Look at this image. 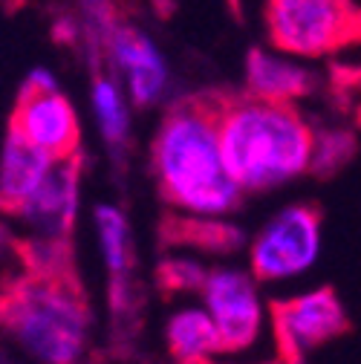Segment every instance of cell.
<instances>
[{
  "mask_svg": "<svg viewBox=\"0 0 361 364\" xmlns=\"http://www.w3.org/2000/svg\"><path fill=\"white\" fill-rule=\"evenodd\" d=\"M168 347L179 361H200L211 353H222V338L214 318L200 309H188L171 318L168 324Z\"/></svg>",
  "mask_w": 361,
  "mask_h": 364,
  "instance_id": "4fadbf2b",
  "label": "cell"
},
{
  "mask_svg": "<svg viewBox=\"0 0 361 364\" xmlns=\"http://www.w3.org/2000/svg\"><path fill=\"white\" fill-rule=\"evenodd\" d=\"M246 87H249L252 99L292 105L295 99L312 93L315 78L309 70H303L292 61L269 55L266 50H252L249 64H246Z\"/></svg>",
  "mask_w": 361,
  "mask_h": 364,
  "instance_id": "7c38bea8",
  "label": "cell"
},
{
  "mask_svg": "<svg viewBox=\"0 0 361 364\" xmlns=\"http://www.w3.org/2000/svg\"><path fill=\"white\" fill-rule=\"evenodd\" d=\"M266 29L281 53L321 58L361 35V9L352 0H266Z\"/></svg>",
  "mask_w": 361,
  "mask_h": 364,
  "instance_id": "277c9868",
  "label": "cell"
},
{
  "mask_svg": "<svg viewBox=\"0 0 361 364\" xmlns=\"http://www.w3.org/2000/svg\"><path fill=\"white\" fill-rule=\"evenodd\" d=\"M96 220H99V232H102V243H104V257L113 275V306L124 309L130 301V287H127V229H124V217L110 208V205H99L96 208Z\"/></svg>",
  "mask_w": 361,
  "mask_h": 364,
  "instance_id": "9a60e30c",
  "label": "cell"
},
{
  "mask_svg": "<svg viewBox=\"0 0 361 364\" xmlns=\"http://www.w3.org/2000/svg\"><path fill=\"white\" fill-rule=\"evenodd\" d=\"M225 96L203 93L173 105L153 142L159 191L171 205L197 214H225L240 205L243 188L229 176L220 145Z\"/></svg>",
  "mask_w": 361,
  "mask_h": 364,
  "instance_id": "6da1fadb",
  "label": "cell"
},
{
  "mask_svg": "<svg viewBox=\"0 0 361 364\" xmlns=\"http://www.w3.org/2000/svg\"><path fill=\"white\" fill-rule=\"evenodd\" d=\"M295 364H303V361H295Z\"/></svg>",
  "mask_w": 361,
  "mask_h": 364,
  "instance_id": "603a6c76",
  "label": "cell"
},
{
  "mask_svg": "<svg viewBox=\"0 0 361 364\" xmlns=\"http://www.w3.org/2000/svg\"><path fill=\"white\" fill-rule=\"evenodd\" d=\"M321 252V214L315 205H289L278 211L252 246L257 281H281L306 272Z\"/></svg>",
  "mask_w": 361,
  "mask_h": 364,
  "instance_id": "8992f818",
  "label": "cell"
},
{
  "mask_svg": "<svg viewBox=\"0 0 361 364\" xmlns=\"http://www.w3.org/2000/svg\"><path fill=\"white\" fill-rule=\"evenodd\" d=\"M87 4H90V6H93V9H99V6L104 4V0H87Z\"/></svg>",
  "mask_w": 361,
  "mask_h": 364,
  "instance_id": "44dd1931",
  "label": "cell"
},
{
  "mask_svg": "<svg viewBox=\"0 0 361 364\" xmlns=\"http://www.w3.org/2000/svg\"><path fill=\"white\" fill-rule=\"evenodd\" d=\"M183 364H208L205 358H200V361H183Z\"/></svg>",
  "mask_w": 361,
  "mask_h": 364,
  "instance_id": "7402d4cb",
  "label": "cell"
},
{
  "mask_svg": "<svg viewBox=\"0 0 361 364\" xmlns=\"http://www.w3.org/2000/svg\"><path fill=\"white\" fill-rule=\"evenodd\" d=\"M84 168V156L75 154L70 159L53 162L43 186L23 208V220L38 232V240L70 243L75 203H78V176Z\"/></svg>",
  "mask_w": 361,
  "mask_h": 364,
  "instance_id": "9c48e42d",
  "label": "cell"
},
{
  "mask_svg": "<svg viewBox=\"0 0 361 364\" xmlns=\"http://www.w3.org/2000/svg\"><path fill=\"white\" fill-rule=\"evenodd\" d=\"M113 43V55L122 64V70L127 73L130 81V96L136 105H151L159 99L162 87H165V64L159 58V53L153 50V43L133 32V29H113L110 35Z\"/></svg>",
  "mask_w": 361,
  "mask_h": 364,
  "instance_id": "8fae6325",
  "label": "cell"
},
{
  "mask_svg": "<svg viewBox=\"0 0 361 364\" xmlns=\"http://www.w3.org/2000/svg\"><path fill=\"white\" fill-rule=\"evenodd\" d=\"M12 257H21L23 260V252H21V240H15L4 225H0V266H6Z\"/></svg>",
  "mask_w": 361,
  "mask_h": 364,
  "instance_id": "ffe728a7",
  "label": "cell"
},
{
  "mask_svg": "<svg viewBox=\"0 0 361 364\" xmlns=\"http://www.w3.org/2000/svg\"><path fill=\"white\" fill-rule=\"evenodd\" d=\"M162 237L171 246H197L208 252H235L243 243V232L229 223H211V220H185V217H168L162 225Z\"/></svg>",
  "mask_w": 361,
  "mask_h": 364,
  "instance_id": "5bb4252c",
  "label": "cell"
},
{
  "mask_svg": "<svg viewBox=\"0 0 361 364\" xmlns=\"http://www.w3.org/2000/svg\"><path fill=\"white\" fill-rule=\"evenodd\" d=\"M93 102H96L104 136L119 145L124 139V130H127V116H124V107H122V99H119V90L107 78H99L96 90H93Z\"/></svg>",
  "mask_w": 361,
  "mask_h": 364,
  "instance_id": "e0dca14e",
  "label": "cell"
},
{
  "mask_svg": "<svg viewBox=\"0 0 361 364\" xmlns=\"http://www.w3.org/2000/svg\"><path fill=\"white\" fill-rule=\"evenodd\" d=\"M330 73L341 87L361 81V35L350 38L330 55Z\"/></svg>",
  "mask_w": 361,
  "mask_h": 364,
  "instance_id": "d6986e66",
  "label": "cell"
},
{
  "mask_svg": "<svg viewBox=\"0 0 361 364\" xmlns=\"http://www.w3.org/2000/svg\"><path fill=\"white\" fill-rule=\"evenodd\" d=\"M53 168V159L26 142L21 133L9 130L4 145V162H0V211L21 217L29 200L38 194Z\"/></svg>",
  "mask_w": 361,
  "mask_h": 364,
  "instance_id": "30bf717a",
  "label": "cell"
},
{
  "mask_svg": "<svg viewBox=\"0 0 361 364\" xmlns=\"http://www.w3.org/2000/svg\"><path fill=\"white\" fill-rule=\"evenodd\" d=\"M220 145L229 176L243 191H266L309 171L315 133L292 105L225 96Z\"/></svg>",
  "mask_w": 361,
  "mask_h": 364,
  "instance_id": "7a4b0ae2",
  "label": "cell"
},
{
  "mask_svg": "<svg viewBox=\"0 0 361 364\" xmlns=\"http://www.w3.org/2000/svg\"><path fill=\"white\" fill-rule=\"evenodd\" d=\"M352 136L344 133V130H333V133H324L321 139H315V151H312V162H309V171L318 173V176H327V173H335L352 154Z\"/></svg>",
  "mask_w": 361,
  "mask_h": 364,
  "instance_id": "2e32d148",
  "label": "cell"
},
{
  "mask_svg": "<svg viewBox=\"0 0 361 364\" xmlns=\"http://www.w3.org/2000/svg\"><path fill=\"white\" fill-rule=\"evenodd\" d=\"M0 324L43 364H78L87 347L90 306L70 272H23L0 289Z\"/></svg>",
  "mask_w": 361,
  "mask_h": 364,
  "instance_id": "3957f363",
  "label": "cell"
},
{
  "mask_svg": "<svg viewBox=\"0 0 361 364\" xmlns=\"http://www.w3.org/2000/svg\"><path fill=\"white\" fill-rule=\"evenodd\" d=\"M211 318L222 338V353L246 350L254 344L260 333V301L249 275L237 269H217L208 272L203 287Z\"/></svg>",
  "mask_w": 361,
  "mask_h": 364,
  "instance_id": "ba28073f",
  "label": "cell"
},
{
  "mask_svg": "<svg viewBox=\"0 0 361 364\" xmlns=\"http://www.w3.org/2000/svg\"><path fill=\"white\" fill-rule=\"evenodd\" d=\"M9 130L21 133L26 142L41 148L53 162H61L78 154L81 130H78L75 110L58 93L55 78L43 70H35L21 87L15 113L9 119Z\"/></svg>",
  "mask_w": 361,
  "mask_h": 364,
  "instance_id": "5b68a950",
  "label": "cell"
},
{
  "mask_svg": "<svg viewBox=\"0 0 361 364\" xmlns=\"http://www.w3.org/2000/svg\"><path fill=\"white\" fill-rule=\"evenodd\" d=\"M208 281V272L191 260H165L159 266V287L165 292H191L203 289Z\"/></svg>",
  "mask_w": 361,
  "mask_h": 364,
  "instance_id": "ac0fdd59",
  "label": "cell"
},
{
  "mask_svg": "<svg viewBox=\"0 0 361 364\" xmlns=\"http://www.w3.org/2000/svg\"><path fill=\"white\" fill-rule=\"evenodd\" d=\"M272 315L284 364L303 361L309 350L327 344L350 327L333 289H315L295 301L272 304Z\"/></svg>",
  "mask_w": 361,
  "mask_h": 364,
  "instance_id": "52a82bcc",
  "label": "cell"
}]
</instances>
